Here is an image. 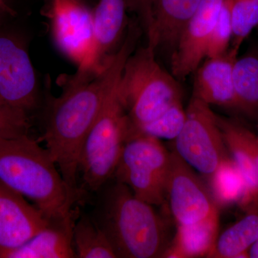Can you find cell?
<instances>
[{
  "mask_svg": "<svg viewBox=\"0 0 258 258\" xmlns=\"http://www.w3.org/2000/svg\"><path fill=\"white\" fill-rule=\"evenodd\" d=\"M140 35L129 29L119 50L104 71L94 76L75 74L63 93L52 100L43 139L64 181L79 191L77 177L81 149L108 93L119 79L125 61L136 50Z\"/></svg>",
  "mask_w": 258,
  "mask_h": 258,
  "instance_id": "obj_1",
  "label": "cell"
},
{
  "mask_svg": "<svg viewBox=\"0 0 258 258\" xmlns=\"http://www.w3.org/2000/svg\"><path fill=\"white\" fill-rule=\"evenodd\" d=\"M0 181L33 202L48 220L76 214L79 191L66 182L46 148L28 134L0 139Z\"/></svg>",
  "mask_w": 258,
  "mask_h": 258,
  "instance_id": "obj_2",
  "label": "cell"
},
{
  "mask_svg": "<svg viewBox=\"0 0 258 258\" xmlns=\"http://www.w3.org/2000/svg\"><path fill=\"white\" fill-rule=\"evenodd\" d=\"M152 206L118 181L107 191L95 221L117 257H163L169 245L166 227Z\"/></svg>",
  "mask_w": 258,
  "mask_h": 258,
  "instance_id": "obj_3",
  "label": "cell"
},
{
  "mask_svg": "<svg viewBox=\"0 0 258 258\" xmlns=\"http://www.w3.org/2000/svg\"><path fill=\"white\" fill-rule=\"evenodd\" d=\"M177 79L163 69L150 45L134 50L125 61L118 82V92L135 132L181 103Z\"/></svg>",
  "mask_w": 258,
  "mask_h": 258,
  "instance_id": "obj_4",
  "label": "cell"
},
{
  "mask_svg": "<svg viewBox=\"0 0 258 258\" xmlns=\"http://www.w3.org/2000/svg\"><path fill=\"white\" fill-rule=\"evenodd\" d=\"M119 79L108 93L80 154L79 174L91 191H99L113 177L128 139L130 121L118 92Z\"/></svg>",
  "mask_w": 258,
  "mask_h": 258,
  "instance_id": "obj_5",
  "label": "cell"
},
{
  "mask_svg": "<svg viewBox=\"0 0 258 258\" xmlns=\"http://www.w3.org/2000/svg\"><path fill=\"white\" fill-rule=\"evenodd\" d=\"M170 163L171 153L159 139L137 134L125 142L113 176L137 198L161 205L167 196Z\"/></svg>",
  "mask_w": 258,
  "mask_h": 258,
  "instance_id": "obj_6",
  "label": "cell"
},
{
  "mask_svg": "<svg viewBox=\"0 0 258 258\" xmlns=\"http://www.w3.org/2000/svg\"><path fill=\"white\" fill-rule=\"evenodd\" d=\"M184 126L175 140V152L194 169L208 178L229 157L228 150L210 105L196 97L186 109Z\"/></svg>",
  "mask_w": 258,
  "mask_h": 258,
  "instance_id": "obj_7",
  "label": "cell"
},
{
  "mask_svg": "<svg viewBox=\"0 0 258 258\" xmlns=\"http://www.w3.org/2000/svg\"><path fill=\"white\" fill-rule=\"evenodd\" d=\"M166 194L177 225H192L219 215L208 186L176 152L171 153Z\"/></svg>",
  "mask_w": 258,
  "mask_h": 258,
  "instance_id": "obj_8",
  "label": "cell"
},
{
  "mask_svg": "<svg viewBox=\"0 0 258 258\" xmlns=\"http://www.w3.org/2000/svg\"><path fill=\"white\" fill-rule=\"evenodd\" d=\"M0 100L28 114L39 101L36 74L26 47L17 37L2 32Z\"/></svg>",
  "mask_w": 258,
  "mask_h": 258,
  "instance_id": "obj_9",
  "label": "cell"
},
{
  "mask_svg": "<svg viewBox=\"0 0 258 258\" xmlns=\"http://www.w3.org/2000/svg\"><path fill=\"white\" fill-rule=\"evenodd\" d=\"M125 0H99L92 11L93 40L87 60L76 74L93 76L108 67L119 50L129 23Z\"/></svg>",
  "mask_w": 258,
  "mask_h": 258,
  "instance_id": "obj_10",
  "label": "cell"
},
{
  "mask_svg": "<svg viewBox=\"0 0 258 258\" xmlns=\"http://www.w3.org/2000/svg\"><path fill=\"white\" fill-rule=\"evenodd\" d=\"M48 13L56 46L79 67L82 66L92 47V11L80 0H52Z\"/></svg>",
  "mask_w": 258,
  "mask_h": 258,
  "instance_id": "obj_11",
  "label": "cell"
},
{
  "mask_svg": "<svg viewBox=\"0 0 258 258\" xmlns=\"http://www.w3.org/2000/svg\"><path fill=\"white\" fill-rule=\"evenodd\" d=\"M225 0H201L171 56L172 74L184 79L206 58L207 46Z\"/></svg>",
  "mask_w": 258,
  "mask_h": 258,
  "instance_id": "obj_12",
  "label": "cell"
},
{
  "mask_svg": "<svg viewBox=\"0 0 258 258\" xmlns=\"http://www.w3.org/2000/svg\"><path fill=\"white\" fill-rule=\"evenodd\" d=\"M25 198L0 181V252L23 245L48 223Z\"/></svg>",
  "mask_w": 258,
  "mask_h": 258,
  "instance_id": "obj_13",
  "label": "cell"
},
{
  "mask_svg": "<svg viewBox=\"0 0 258 258\" xmlns=\"http://www.w3.org/2000/svg\"><path fill=\"white\" fill-rule=\"evenodd\" d=\"M217 121L230 155L243 177L245 190L239 203L246 212L258 208V138L235 120L217 115Z\"/></svg>",
  "mask_w": 258,
  "mask_h": 258,
  "instance_id": "obj_14",
  "label": "cell"
},
{
  "mask_svg": "<svg viewBox=\"0 0 258 258\" xmlns=\"http://www.w3.org/2000/svg\"><path fill=\"white\" fill-rule=\"evenodd\" d=\"M237 57L228 50L225 55L205 58L195 71L193 96L210 106L237 110L232 78Z\"/></svg>",
  "mask_w": 258,
  "mask_h": 258,
  "instance_id": "obj_15",
  "label": "cell"
},
{
  "mask_svg": "<svg viewBox=\"0 0 258 258\" xmlns=\"http://www.w3.org/2000/svg\"><path fill=\"white\" fill-rule=\"evenodd\" d=\"M76 214L66 218L49 220L47 225L17 248L0 252V258H72L73 236Z\"/></svg>",
  "mask_w": 258,
  "mask_h": 258,
  "instance_id": "obj_16",
  "label": "cell"
},
{
  "mask_svg": "<svg viewBox=\"0 0 258 258\" xmlns=\"http://www.w3.org/2000/svg\"><path fill=\"white\" fill-rule=\"evenodd\" d=\"M201 0H153L152 21L147 32L148 45L174 50L186 24Z\"/></svg>",
  "mask_w": 258,
  "mask_h": 258,
  "instance_id": "obj_17",
  "label": "cell"
},
{
  "mask_svg": "<svg viewBox=\"0 0 258 258\" xmlns=\"http://www.w3.org/2000/svg\"><path fill=\"white\" fill-rule=\"evenodd\" d=\"M219 215L192 225H177L175 237L162 257H210L218 238Z\"/></svg>",
  "mask_w": 258,
  "mask_h": 258,
  "instance_id": "obj_18",
  "label": "cell"
},
{
  "mask_svg": "<svg viewBox=\"0 0 258 258\" xmlns=\"http://www.w3.org/2000/svg\"><path fill=\"white\" fill-rule=\"evenodd\" d=\"M231 226L217 238L210 257H248V250L258 239V208Z\"/></svg>",
  "mask_w": 258,
  "mask_h": 258,
  "instance_id": "obj_19",
  "label": "cell"
},
{
  "mask_svg": "<svg viewBox=\"0 0 258 258\" xmlns=\"http://www.w3.org/2000/svg\"><path fill=\"white\" fill-rule=\"evenodd\" d=\"M232 78L237 111L258 117V55L250 53L237 57Z\"/></svg>",
  "mask_w": 258,
  "mask_h": 258,
  "instance_id": "obj_20",
  "label": "cell"
},
{
  "mask_svg": "<svg viewBox=\"0 0 258 258\" xmlns=\"http://www.w3.org/2000/svg\"><path fill=\"white\" fill-rule=\"evenodd\" d=\"M73 243L76 257H117L106 233L95 220L86 215L75 223Z\"/></svg>",
  "mask_w": 258,
  "mask_h": 258,
  "instance_id": "obj_21",
  "label": "cell"
},
{
  "mask_svg": "<svg viewBox=\"0 0 258 258\" xmlns=\"http://www.w3.org/2000/svg\"><path fill=\"white\" fill-rule=\"evenodd\" d=\"M207 179L209 189L219 208L239 204L243 198L245 190L244 179L230 155Z\"/></svg>",
  "mask_w": 258,
  "mask_h": 258,
  "instance_id": "obj_22",
  "label": "cell"
},
{
  "mask_svg": "<svg viewBox=\"0 0 258 258\" xmlns=\"http://www.w3.org/2000/svg\"><path fill=\"white\" fill-rule=\"evenodd\" d=\"M231 23L232 42L229 50L237 55L242 42L258 25V0H232Z\"/></svg>",
  "mask_w": 258,
  "mask_h": 258,
  "instance_id": "obj_23",
  "label": "cell"
},
{
  "mask_svg": "<svg viewBox=\"0 0 258 258\" xmlns=\"http://www.w3.org/2000/svg\"><path fill=\"white\" fill-rule=\"evenodd\" d=\"M186 118V110L182 103H177L157 119L131 133L129 137L141 134L158 139H175L182 130Z\"/></svg>",
  "mask_w": 258,
  "mask_h": 258,
  "instance_id": "obj_24",
  "label": "cell"
},
{
  "mask_svg": "<svg viewBox=\"0 0 258 258\" xmlns=\"http://www.w3.org/2000/svg\"><path fill=\"white\" fill-rule=\"evenodd\" d=\"M232 0H225L217 23L212 30L207 46V57H216L225 55L232 41L231 7Z\"/></svg>",
  "mask_w": 258,
  "mask_h": 258,
  "instance_id": "obj_25",
  "label": "cell"
},
{
  "mask_svg": "<svg viewBox=\"0 0 258 258\" xmlns=\"http://www.w3.org/2000/svg\"><path fill=\"white\" fill-rule=\"evenodd\" d=\"M30 127L28 113L0 100V139L28 135Z\"/></svg>",
  "mask_w": 258,
  "mask_h": 258,
  "instance_id": "obj_26",
  "label": "cell"
},
{
  "mask_svg": "<svg viewBox=\"0 0 258 258\" xmlns=\"http://www.w3.org/2000/svg\"><path fill=\"white\" fill-rule=\"evenodd\" d=\"M128 11L137 15L146 33L152 21L153 0H125Z\"/></svg>",
  "mask_w": 258,
  "mask_h": 258,
  "instance_id": "obj_27",
  "label": "cell"
},
{
  "mask_svg": "<svg viewBox=\"0 0 258 258\" xmlns=\"http://www.w3.org/2000/svg\"><path fill=\"white\" fill-rule=\"evenodd\" d=\"M13 15L14 12L8 5L5 0H0V19L5 15Z\"/></svg>",
  "mask_w": 258,
  "mask_h": 258,
  "instance_id": "obj_28",
  "label": "cell"
},
{
  "mask_svg": "<svg viewBox=\"0 0 258 258\" xmlns=\"http://www.w3.org/2000/svg\"><path fill=\"white\" fill-rule=\"evenodd\" d=\"M248 257L258 258V239L249 249Z\"/></svg>",
  "mask_w": 258,
  "mask_h": 258,
  "instance_id": "obj_29",
  "label": "cell"
},
{
  "mask_svg": "<svg viewBox=\"0 0 258 258\" xmlns=\"http://www.w3.org/2000/svg\"><path fill=\"white\" fill-rule=\"evenodd\" d=\"M257 138H258V132H257Z\"/></svg>",
  "mask_w": 258,
  "mask_h": 258,
  "instance_id": "obj_30",
  "label": "cell"
}]
</instances>
